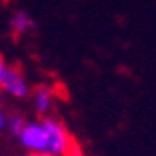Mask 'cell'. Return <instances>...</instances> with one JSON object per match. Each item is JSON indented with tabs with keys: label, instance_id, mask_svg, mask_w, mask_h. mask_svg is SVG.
I'll use <instances>...</instances> for the list:
<instances>
[{
	"label": "cell",
	"instance_id": "4",
	"mask_svg": "<svg viewBox=\"0 0 156 156\" xmlns=\"http://www.w3.org/2000/svg\"><path fill=\"white\" fill-rule=\"evenodd\" d=\"M54 106V90L46 84H40V86L34 90V108H36L38 114H48Z\"/></svg>",
	"mask_w": 156,
	"mask_h": 156
},
{
	"label": "cell",
	"instance_id": "10",
	"mask_svg": "<svg viewBox=\"0 0 156 156\" xmlns=\"http://www.w3.org/2000/svg\"><path fill=\"white\" fill-rule=\"evenodd\" d=\"M66 156H80V154H72V152H70V154H66Z\"/></svg>",
	"mask_w": 156,
	"mask_h": 156
},
{
	"label": "cell",
	"instance_id": "7",
	"mask_svg": "<svg viewBox=\"0 0 156 156\" xmlns=\"http://www.w3.org/2000/svg\"><path fill=\"white\" fill-rule=\"evenodd\" d=\"M6 70H8V64H6L4 56L0 54V86H2V80H4V76H6Z\"/></svg>",
	"mask_w": 156,
	"mask_h": 156
},
{
	"label": "cell",
	"instance_id": "5",
	"mask_svg": "<svg viewBox=\"0 0 156 156\" xmlns=\"http://www.w3.org/2000/svg\"><path fill=\"white\" fill-rule=\"evenodd\" d=\"M10 28H12L14 34H24V32H28V30L34 28V20L30 18L28 12L18 10V12H14L12 18H10Z\"/></svg>",
	"mask_w": 156,
	"mask_h": 156
},
{
	"label": "cell",
	"instance_id": "8",
	"mask_svg": "<svg viewBox=\"0 0 156 156\" xmlns=\"http://www.w3.org/2000/svg\"><path fill=\"white\" fill-rule=\"evenodd\" d=\"M4 128H8V116H6L4 110L0 108V130H4Z\"/></svg>",
	"mask_w": 156,
	"mask_h": 156
},
{
	"label": "cell",
	"instance_id": "6",
	"mask_svg": "<svg viewBox=\"0 0 156 156\" xmlns=\"http://www.w3.org/2000/svg\"><path fill=\"white\" fill-rule=\"evenodd\" d=\"M24 126H26V120H24L22 114H12V116H8V130L16 138L20 136V132L24 130Z\"/></svg>",
	"mask_w": 156,
	"mask_h": 156
},
{
	"label": "cell",
	"instance_id": "1",
	"mask_svg": "<svg viewBox=\"0 0 156 156\" xmlns=\"http://www.w3.org/2000/svg\"><path fill=\"white\" fill-rule=\"evenodd\" d=\"M18 142L30 154H48V144L50 142H48V130H46L42 118L26 122L24 130L18 136Z\"/></svg>",
	"mask_w": 156,
	"mask_h": 156
},
{
	"label": "cell",
	"instance_id": "9",
	"mask_svg": "<svg viewBox=\"0 0 156 156\" xmlns=\"http://www.w3.org/2000/svg\"><path fill=\"white\" fill-rule=\"evenodd\" d=\"M30 156H50V154H30Z\"/></svg>",
	"mask_w": 156,
	"mask_h": 156
},
{
	"label": "cell",
	"instance_id": "11",
	"mask_svg": "<svg viewBox=\"0 0 156 156\" xmlns=\"http://www.w3.org/2000/svg\"><path fill=\"white\" fill-rule=\"evenodd\" d=\"M0 156H2V148H0Z\"/></svg>",
	"mask_w": 156,
	"mask_h": 156
},
{
	"label": "cell",
	"instance_id": "2",
	"mask_svg": "<svg viewBox=\"0 0 156 156\" xmlns=\"http://www.w3.org/2000/svg\"><path fill=\"white\" fill-rule=\"evenodd\" d=\"M46 130H48V154L50 156H66L70 154V148H72V140H70V134L66 130V126L60 122L54 116H44L42 118Z\"/></svg>",
	"mask_w": 156,
	"mask_h": 156
},
{
	"label": "cell",
	"instance_id": "3",
	"mask_svg": "<svg viewBox=\"0 0 156 156\" xmlns=\"http://www.w3.org/2000/svg\"><path fill=\"white\" fill-rule=\"evenodd\" d=\"M2 90L6 92V94H10L12 98H28L30 96V84H28V80L24 78L22 70L16 68V66H8V70H6V76L4 80H2Z\"/></svg>",
	"mask_w": 156,
	"mask_h": 156
}]
</instances>
